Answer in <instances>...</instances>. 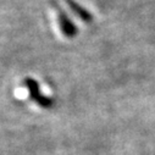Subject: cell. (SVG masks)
Returning <instances> with one entry per match:
<instances>
[{
	"mask_svg": "<svg viewBox=\"0 0 155 155\" xmlns=\"http://www.w3.org/2000/svg\"><path fill=\"white\" fill-rule=\"evenodd\" d=\"M23 84L27 87L28 89V93H29V97L33 101H35L38 105H41L43 107H49L53 105V99L43 95L39 91V86H38L37 81L33 80V78H26Z\"/></svg>",
	"mask_w": 155,
	"mask_h": 155,
	"instance_id": "cell-1",
	"label": "cell"
},
{
	"mask_svg": "<svg viewBox=\"0 0 155 155\" xmlns=\"http://www.w3.org/2000/svg\"><path fill=\"white\" fill-rule=\"evenodd\" d=\"M53 6L58 11V18H59V25H60V28H61V32L64 33V35L66 37H74L77 34V28L76 26L71 22V20L67 17L66 12L56 4V3H53Z\"/></svg>",
	"mask_w": 155,
	"mask_h": 155,
	"instance_id": "cell-2",
	"label": "cell"
},
{
	"mask_svg": "<svg viewBox=\"0 0 155 155\" xmlns=\"http://www.w3.org/2000/svg\"><path fill=\"white\" fill-rule=\"evenodd\" d=\"M65 2L67 3V5L72 9V11L78 16V17H81L83 21H86V22H89V21H92V15L86 10V9H83L82 6H80L78 4H77L74 0H65Z\"/></svg>",
	"mask_w": 155,
	"mask_h": 155,
	"instance_id": "cell-3",
	"label": "cell"
}]
</instances>
